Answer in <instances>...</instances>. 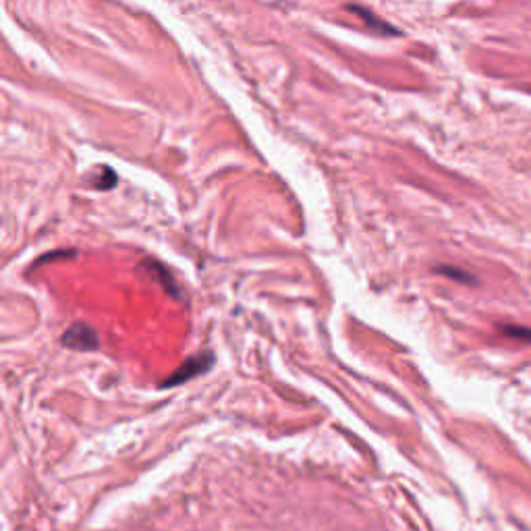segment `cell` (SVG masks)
I'll return each mask as SVG.
<instances>
[{
	"mask_svg": "<svg viewBox=\"0 0 531 531\" xmlns=\"http://www.w3.org/2000/svg\"><path fill=\"white\" fill-rule=\"evenodd\" d=\"M212 366H214V353L212 351L197 353V355L189 357L183 366H179L166 380H162L160 388H172V386H179L183 382H189L191 378H197L199 374H206Z\"/></svg>",
	"mask_w": 531,
	"mask_h": 531,
	"instance_id": "1",
	"label": "cell"
},
{
	"mask_svg": "<svg viewBox=\"0 0 531 531\" xmlns=\"http://www.w3.org/2000/svg\"><path fill=\"white\" fill-rule=\"evenodd\" d=\"M60 343L66 349H73V351H93V349H98L100 339H98V334L91 326H87L83 322H77V324H73L64 330Z\"/></svg>",
	"mask_w": 531,
	"mask_h": 531,
	"instance_id": "2",
	"label": "cell"
},
{
	"mask_svg": "<svg viewBox=\"0 0 531 531\" xmlns=\"http://www.w3.org/2000/svg\"><path fill=\"white\" fill-rule=\"evenodd\" d=\"M347 10H351V12H355L363 23H368V27L372 29V31H376V33H380V35H401V31L399 29H395L390 23H386V21H382V19H378L370 8H366V6H359V4H351V6H347Z\"/></svg>",
	"mask_w": 531,
	"mask_h": 531,
	"instance_id": "3",
	"label": "cell"
},
{
	"mask_svg": "<svg viewBox=\"0 0 531 531\" xmlns=\"http://www.w3.org/2000/svg\"><path fill=\"white\" fill-rule=\"evenodd\" d=\"M143 268L147 270V274H152L154 278H158L160 282H162V287L166 289V293L168 295H172V297H179L181 295V291H179V287L174 285L177 280H174V276L170 274V270L164 266V264H160V262H143Z\"/></svg>",
	"mask_w": 531,
	"mask_h": 531,
	"instance_id": "4",
	"label": "cell"
},
{
	"mask_svg": "<svg viewBox=\"0 0 531 531\" xmlns=\"http://www.w3.org/2000/svg\"><path fill=\"white\" fill-rule=\"evenodd\" d=\"M498 330L509 336V339H517V341H525L531 343V328L528 326H517V324H498Z\"/></svg>",
	"mask_w": 531,
	"mask_h": 531,
	"instance_id": "5",
	"label": "cell"
},
{
	"mask_svg": "<svg viewBox=\"0 0 531 531\" xmlns=\"http://www.w3.org/2000/svg\"><path fill=\"white\" fill-rule=\"evenodd\" d=\"M436 272L444 274V276H451V278H455L459 282H465V285H476V276L474 274H469V272H465L461 268H455V266H438Z\"/></svg>",
	"mask_w": 531,
	"mask_h": 531,
	"instance_id": "6",
	"label": "cell"
}]
</instances>
